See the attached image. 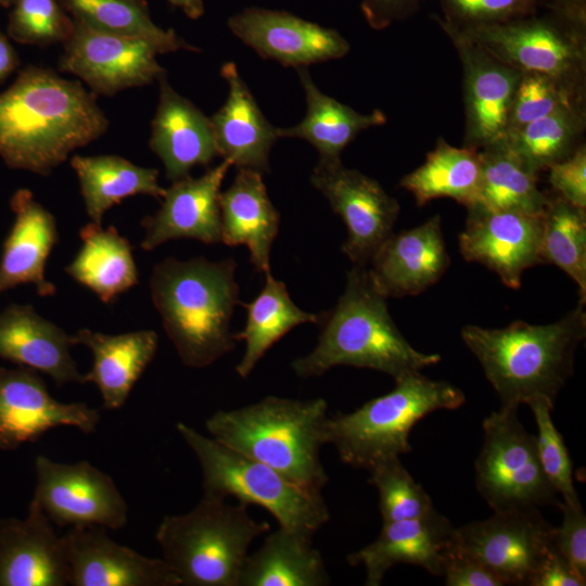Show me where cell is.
<instances>
[{
	"mask_svg": "<svg viewBox=\"0 0 586 586\" xmlns=\"http://www.w3.org/2000/svg\"><path fill=\"white\" fill-rule=\"evenodd\" d=\"M109 125L93 92L51 68L28 65L0 93V156L13 169L48 176Z\"/></svg>",
	"mask_w": 586,
	"mask_h": 586,
	"instance_id": "cell-1",
	"label": "cell"
},
{
	"mask_svg": "<svg viewBox=\"0 0 586 586\" xmlns=\"http://www.w3.org/2000/svg\"><path fill=\"white\" fill-rule=\"evenodd\" d=\"M386 298L374 285L368 266L354 265L335 307L319 315L317 345L292 361L294 373L313 378L334 367L352 366L397 380L436 365L438 354L419 352L404 337L388 313Z\"/></svg>",
	"mask_w": 586,
	"mask_h": 586,
	"instance_id": "cell-2",
	"label": "cell"
},
{
	"mask_svg": "<svg viewBox=\"0 0 586 586\" xmlns=\"http://www.w3.org/2000/svg\"><path fill=\"white\" fill-rule=\"evenodd\" d=\"M578 302L548 324L514 321L501 329L469 324L461 337L480 361L501 407L518 409L534 398L555 404L572 375L574 355L586 335V313Z\"/></svg>",
	"mask_w": 586,
	"mask_h": 586,
	"instance_id": "cell-3",
	"label": "cell"
},
{
	"mask_svg": "<svg viewBox=\"0 0 586 586\" xmlns=\"http://www.w3.org/2000/svg\"><path fill=\"white\" fill-rule=\"evenodd\" d=\"M232 258H166L153 267L150 293L182 364L204 368L235 348L230 322L239 301Z\"/></svg>",
	"mask_w": 586,
	"mask_h": 586,
	"instance_id": "cell-4",
	"label": "cell"
},
{
	"mask_svg": "<svg viewBox=\"0 0 586 586\" xmlns=\"http://www.w3.org/2000/svg\"><path fill=\"white\" fill-rule=\"evenodd\" d=\"M328 418L323 398L266 396L245 407L218 410L205 426L224 445L321 492L329 481L320 457Z\"/></svg>",
	"mask_w": 586,
	"mask_h": 586,
	"instance_id": "cell-5",
	"label": "cell"
},
{
	"mask_svg": "<svg viewBox=\"0 0 586 586\" xmlns=\"http://www.w3.org/2000/svg\"><path fill=\"white\" fill-rule=\"evenodd\" d=\"M270 531L247 505L203 495L189 512L165 515L155 539L163 560L183 586H239L252 543Z\"/></svg>",
	"mask_w": 586,
	"mask_h": 586,
	"instance_id": "cell-6",
	"label": "cell"
},
{
	"mask_svg": "<svg viewBox=\"0 0 586 586\" xmlns=\"http://www.w3.org/2000/svg\"><path fill=\"white\" fill-rule=\"evenodd\" d=\"M466 396L457 386L413 372L395 380V387L349 413L329 417L326 444L353 468L369 470L377 462L411 451L409 435L429 413L458 409Z\"/></svg>",
	"mask_w": 586,
	"mask_h": 586,
	"instance_id": "cell-7",
	"label": "cell"
},
{
	"mask_svg": "<svg viewBox=\"0 0 586 586\" xmlns=\"http://www.w3.org/2000/svg\"><path fill=\"white\" fill-rule=\"evenodd\" d=\"M176 429L196 456L205 496L266 509L279 526L313 538L329 520L321 492L305 488L271 467L178 422Z\"/></svg>",
	"mask_w": 586,
	"mask_h": 586,
	"instance_id": "cell-8",
	"label": "cell"
},
{
	"mask_svg": "<svg viewBox=\"0 0 586 586\" xmlns=\"http://www.w3.org/2000/svg\"><path fill=\"white\" fill-rule=\"evenodd\" d=\"M482 425L484 442L475 461V481L493 511L559 507L562 501L543 471L535 435L525 430L518 409L500 407Z\"/></svg>",
	"mask_w": 586,
	"mask_h": 586,
	"instance_id": "cell-9",
	"label": "cell"
},
{
	"mask_svg": "<svg viewBox=\"0 0 586 586\" xmlns=\"http://www.w3.org/2000/svg\"><path fill=\"white\" fill-rule=\"evenodd\" d=\"M449 27L520 72H538L585 85L586 24L551 8L542 15L536 12L502 23Z\"/></svg>",
	"mask_w": 586,
	"mask_h": 586,
	"instance_id": "cell-10",
	"label": "cell"
},
{
	"mask_svg": "<svg viewBox=\"0 0 586 586\" xmlns=\"http://www.w3.org/2000/svg\"><path fill=\"white\" fill-rule=\"evenodd\" d=\"M31 501L58 526L98 525L119 530L128 521V505L113 479L81 460L62 463L39 455Z\"/></svg>",
	"mask_w": 586,
	"mask_h": 586,
	"instance_id": "cell-11",
	"label": "cell"
},
{
	"mask_svg": "<svg viewBox=\"0 0 586 586\" xmlns=\"http://www.w3.org/2000/svg\"><path fill=\"white\" fill-rule=\"evenodd\" d=\"M551 526L539 509L496 511L456 527L459 547L491 569L505 585L531 586L553 547Z\"/></svg>",
	"mask_w": 586,
	"mask_h": 586,
	"instance_id": "cell-12",
	"label": "cell"
},
{
	"mask_svg": "<svg viewBox=\"0 0 586 586\" xmlns=\"http://www.w3.org/2000/svg\"><path fill=\"white\" fill-rule=\"evenodd\" d=\"M310 183L322 193L345 224L342 252L354 265L368 266L381 244L393 233L400 207L373 178L342 162H318Z\"/></svg>",
	"mask_w": 586,
	"mask_h": 586,
	"instance_id": "cell-13",
	"label": "cell"
},
{
	"mask_svg": "<svg viewBox=\"0 0 586 586\" xmlns=\"http://www.w3.org/2000/svg\"><path fill=\"white\" fill-rule=\"evenodd\" d=\"M63 44L60 71L77 76L94 94L114 95L165 74L149 42L99 31L75 20L73 34Z\"/></svg>",
	"mask_w": 586,
	"mask_h": 586,
	"instance_id": "cell-14",
	"label": "cell"
},
{
	"mask_svg": "<svg viewBox=\"0 0 586 586\" xmlns=\"http://www.w3.org/2000/svg\"><path fill=\"white\" fill-rule=\"evenodd\" d=\"M454 44L463 74V145L476 150L505 140L522 72L508 66L458 30L438 23Z\"/></svg>",
	"mask_w": 586,
	"mask_h": 586,
	"instance_id": "cell-15",
	"label": "cell"
},
{
	"mask_svg": "<svg viewBox=\"0 0 586 586\" xmlns=\"http://www.w3.org/2000/svg\"><path fill=\"white\" fill-rule=\"evenodd\" d=\"M99 422L98 409L86 403L55 399L38 371L0 366V449L14 450L59 426L91 434Z\"/></svg>",
	"mask_w": 586,
	"mask_h": 586,
	"instance_id": "cell-16",
	"label": "cell"
},
{
	"mask_svg": "<svg viewBox=\"0 0 586 586\" xmlns=\"http://www.w3.org/2000/svg\"><path fill=\"white\" fill-rule=\"evenodd\" d=\"M459 250L467 262L480 263L498 275L502 283L519 289L523 272L542 264V216L518 211L468 207Z\"/></svg>",
	"mask_w": 586,
	"mask_h": 586,
	"instance_id": "cell-17",
	"label": "cell"
},
{
	"mask_svg": "<svg viewBox=\"0 0 586 586\" xmlns=\"http://www.w3.org/2000/svg\"><path fill=\"white\" fill-rule=\"evenodd\" d=\"M227 24L257 54L283 66L297 68L337 60L351 49L337 30L286 11L252 7L232 15Z\"/></svg>",
	"mask_w": 586,
	"mask_h": 586,
	"instance_id": "cell-18",
	"label": "cell"
},
{
	"mask_svg": "<svg viewBox=\"0 0 586 586\" xmlns=\"http://www.w3.org/2000/svg\"><path fill=\"white\" fill-rule=\"evenodd\" d=\"M105 527H71L62 536L72 586H180L163 559L113 540Z\"/></svg>",
	"mask_w": 586,
	"mask_h": 586,
	"instance_id": "cell-19",
	"label": "cell"
},
{
	"mask_svg": "<svg viewBox=\"0 0 586 586\" xmlns=\"http://www.w3.org/2000/svg\"><path fill=\"white\" fill-rule=\"evenodd\" d=\"M457 546L456 527L434 509L419 518L384 522L377 539L349 553L347 561L364 566L367 586H379L397 564H412L442 575L447 557Z\"/></svg>",
	"mask_w": 586,
	"mask_h": 586,
	"instance_id": "cell-20",
	"label": "cell"
},
{
	"mask_svg": "<svg viewBox=\"0 0 586 586\" xmlns=\"http://www.w3.org/2000/svg\"><path fill=\"white\" fill-rule=\"evenodd\" d=\"M230 166L224 160L201 177L189 176L165 189L158 211L141 221L144 237L140 246L152 251L177 239L221 242L220 188Z\"/></svg>",
	"mask_w": 586,
	"mask_h": 586,
	"instance_id": "cell-21",
	"label": "cell"
},
{
	"mask_svg": "<svg viewBox=\"0 0 586 586\" xmlns=\"http://www.w3.org/2000/svg\"><path fill=\"white\" fill-rule=\"evenodd\" d=\"M449 264L442 218L435 215L412 229L392 233L371 257L368 271L384 296L403 297L435 284Z\"/></svg>",
	"mask_w": 586,
	"mask_h": 586,
	"instance_id": "cell-22",
	"label": "cell"
},
{
	"mask_svg": "<svg viewBox=\"0 0 586 586\" xmlns=\"http://www.w3.org/2000/svg\"><path fill=\"white\" fill-rule=\"evenodd\" d=\"M69 570L62 536L38 505L25 519L0 520V586H66Z\"/></svg>",
	"mask_w": 586,
	"mask_h": 586,
	"instance_id": "cell-23",
	"label": "cell"
},
{
	"mask_svg": "<svg viewBox=\"0 0 586 586\" xmlns=\"http://www.w3.org/2000/svg\"><path fill=\"white\" fill-rule=\"evenodd\" d=\"M157 81L160 97L149 145L163 162L167 179L175 182L189 177L194 166L208 165L219 152L209 117L179 94L166 74Z\"/></svg>",
	"mask_w": 586,
	"mask_h": 586,
	"instance_id": "cell-24",
	"label": "cell"
},
{
	"mask_svg": "<svg viewBox=\"0 0 586 586\" xmlns=\"http://www.w3.org/2000/svg\"><path fill=\"white\" fill-rule=\"evenodd\" d=\"M10 205L15 220L2 244L0 295L21 284H33L39 296H52L55 285L46 279V264L59 241L54 216L28 189H18Z\"/></svg>",
	"mask_w": 586,
	"mask_h": 586,
	"instance_id": "cell-25",
	"label": "cell"
},
{
	"mask_svg": "<svg viewBox=\"0 0 586 586\" xmlns=\"http://www.w3.org/2000/svg\"><path fill=\"white\" fill-rule=\"evenodd\" d=\"M73 346V335L31 305L12 303L0 313V358L42 372L58 386L86 383L72 357Z\"/></svg>",
	"mask_w": 586,
	"mask_h": 586,
	"instance_id": "cell-26",
	"label": "cell"
},
{
	"mask_svg": "<svg viewBox=\"0 0 586 586\" xmlns=\"http://www.w3.org/2000/svg\"><path fill=\"white\" fill-rule=\"evenodd\" d=\"M221 76L229 86L224 105L209 117L219 156L238 168L269 171V153L277 141L278 127L272 126L233 62L221 66Z\"/></svg>",
	"mask_w": 586,
	"mask_h": 586,
	"instance_id": "cell-27",
	"label": "cell"
},
{
	"mask_svg": "<svg viewBox=\"0 0 586 586\" xmlns=\"http://www.w3.org/2000/svg\"><path fill=\"white\" fill-rule=\"evenodd\" d=\"M221 242L245 245L255 269L270 271V252L279 231L280 214L273 206L263 174L238 168L232 183L220 193Z\"/></svg>",
	"mask_w": 586,
	"mask_h": 586,
	"instance_id": "cell-28",
	"label": "cell"
},
{
	"mask_svg": "<svg viewBox=\"0 0 586 586\" xmlns=\"http://www.w3.org/2000/svg\"><path fill=\"white\" fill-rule=\"evenodd\" d=\"M73 337L75 345H82L92 354V367L85 374V382L98 387L107 410L123 407L158 346V335L153 330L105 334L82 328Z\"/></svg>",
	"mask_w": 586,
	"mask_h": 586,
	"instance_id": "cell-29",
	"label": "cell"
},
{
	"mask_svg": "<svg viewBox=\"0 0 586 586\" xmlns=\"http://www.w3.org/2000/svg\"><path fill=\"white\" fill-rule=\"evenodd\" d=\"M305 91L307 112L303 120L292 127L279 128L278 137L300 138L308 141L319 153L322 163L341 161L342 151L364 130L382 126L386 115L374 110L361 114L351 106L324 94L313 80L306 67L296 68Z\"/></svg>",
	"mask_w": 586,
	"mask_h": 586,
	"instance_id": "cell-30",
	"label": "cell"
},
{
	"mask_svg": "<svg viewBox=\"0 0 586 586\" xmlns=\"http://www.w3.org/2000/svg\"><path fill=\"white\" fill-rule=\"evenodd\" d=\"M81 246L64 271L92 291L104 304L112 303L139 282L129 240L114 227L89 222L79 231Z\"/></svg>",
	"mask_w": 586,
	"mask_h": 586,
	"instance_id": "cell-31",
	"label": "cell"
},
{
	"mask_svg": "<svg viewBox=\"0 0 586 586\" xmlns=\"http://www.w3.org/2000/svg\"><path fill=\"white\" fill-rule=\"evenodd\" d=\"M330 576L311 538L279 526L249 553L239 586H326Z\"/></svg>",
	"mask_w": 586,
	"mask_h": 586,
	"instance_id": "cell-32",
	"label": "cell"
},
{
	"mask_svg": "<svg viewBox=\"0 0 586 586\" xmlns=\"http://www.w3.org/2000/svg\"><path fill=\"white\" fill-rule=\"evenodd\" d=\"M69 163L87 215L95 224L101 225L106 211L127 198L145 194L162 199L165 193L157 181V169L138 166L118 155H73Z\"/></svg>",
	"mask_w": 586,
	"mask_h": 586,
	"instance_id": "cell-33",
	"label": "cell"
},
{
	"mask_svg": "<svg viewBox=\"0 0 586 586\" xmlns=\"http://www.w3.org/2000/svg\"><path fill=\"white\" fill-rule=\"evenodd\" d=\"M480 182L479 150L457 148L440 138L423 164L404 176L399 184L413 195L418 206L448 198L468 208L476 201Z\"/></svg>",
	"mask_w": 586,
	"mask_h": 586,
	"instance_id": "cell-34",
	"label": "cell"
},
{
	"mask_svg": "<svg viewBox=\"0 0 586 586\" xmlns=\"http://www.w3.org/2000/svg\"><path fill=\"white\" fill-rule=\"evenodd\" d=\"M246 309L244 329L235 333L237 341H244L243 357L235 367L241 378H247L266 352L289 331L303 323H318L319 316L307 313L291 300L284 282L265 273V285Z\"/></svg>",
	"mask_w": 586,
	"mask_h": 586,
	"instance_id": "cell-35",
	"label": "cell"
},
{
	"mask_svg": "<svg viewBox=\"0 0 586 586\" xmlns=\"http://www.w3.org/2000/svg\"><path fill=\"white\" fill-rule=\"evenodd\" d=\"M479 152L481 182L472 206L537 215L544 213L548 195L538 188V175L533 173L505 141Z\"/></svg>",
	"mask_w": 586,
	"mask_h": 586,
	"instance_id": "cell-36",
	"label": "cell"
},
{
	"mask_svg": "<svg viewBox=\"0 0 586 586\" xmlns=\"http://www.w3.org/2000/svg\"><path fill=\"white\" fill-rule=\"evenodd\" d=\"M585 127V101H579L507 133L504 141L538 175L582 144Z\"/></svg>",
	"mask_w": 586,
	"mask_h": 586,
	"instance_id": "cell-37",
	"label": "cell"
},
{
	"mask_svg": "<svg viewBox=\"0 0 586 586\" xmlns=\"http://www.w3.org/2000/svg\"><path fill=\"white\" fill-rule=\"evenodd\" d=\"M74 20L99 31L142 39L158 54L179 50L199 51L173 29H163L151 18L145 0H60Z\"/></svg>",
	"mask_w": 586,
	"mask_h": 586,
	"instance_id": "cell-38",
	"label": "cell"
},
{
	"mask_svg": "<svg viewBox=\"0 0 586 586\" xmlns=\"http://www.w3.org/2000/svg\"><path fill=\"white\" fill-rule=\"evenodd\" d=\"M586 208L558 194L548 196L542 216L539 256L553 264L578 288L579 303L586 301Z\"/></svg>",
	"mask_w": 586,
	"mask_h": 586,
	"instance_id": "cell-39",
	"label": "cell"
},
{
	"mask_svg": "<svg viewBox=\"0 0 586 586\" xmlns=\"http://www.w3.org/2000/svg\"><path fill=\"white\" fill-rule=\"evenodd\" d=\"M579 101H585V85L549 74L522 72L512 100L507 133Z\"/></svg>",
	"mask_w": 586,
	"mask_h": 586,
	"instance_id": "cell-40",
	"label": "cell"
},
{
	"mask_svg": "<svg viewBox=\"0 0 586 586\" xmlns=\"http://www.w3.org/2000/svg\"><path fill=\"white\" fill-rule=\"evenodd\" d=\"M368 471V482L379 493L383 523L419 518L435 509L428 493L413 480L399 457L383 459Z\"/></svg>",
	"mask_w": 586,
	"mask_h": 586,
	"instance_id": "cell-41",
	"label": "cell"
},
{
	"mask_svg": "<svg viewBox=\"0 0 586 586\" xmlns=\"http://www.w3.org/2000/svg\"><path fill=\"white\" fill-rule=\"evenodd\" d=\"M530 406L537 425L536 447L543 471L563 502L581 508L573 480V466L562 434L553 424L551 411L555 404L546 398H534Z\"/></svg>",
	"mask_w": 586,
	"mask_h": 586,
	"instance_id": "cell-42",
	"label": "cell"
},
{
	"mask_svg": "<svg viewBox=\"0 0 586 586\" xmlns=\"http://www.w3.org/2000/svg\"><path fill=\"white\" fill-rule=\"evenodd\" d=\"M74 20L60 0H15L8 34L21 43L47 47L68 40Z\"/></svg>",
	"mask_w": 586,
	"mask_h": 586,
	"instance_id": "cell-43",
	"label": "cell"
},
{
	"mask_svg": "<svg viewBox=\"0 0 586 586\" xmlns=\"http://www.w3.org/2000/svg\"><path fill=\"white\" fill-rule=\"evenodd\" d=\"M442 16L456 28L502 23L538 12L537 0H440Z\"/></svg>",
	"mask_w": 586,
	"mask_h": 586,
	"instance_id": "cell-44",
	"label": "cell"
},
{
	"mask_svg": "<svg viewBox=\"0 0 586 586\" xmlns=\"http://www.w3.org/2000/svg\"><path fill=\"white\" fill-rule=\"evenodd\" d=\"M562 511L560 526L553 528L555 548L570 562L574 570L586 578V515L581 508L565 505L558 507Z\"/></svg>",
	"mask_w": 586,
	"mask_h": 586,
	"instance_id": "cell-45",
	"label": "cell"
},
{
	"mask_svg": "<svg viewBox=\"0 0 586 586\" xmlns=\"http://www.w3.org/2000/svg\"><path fill=\"white\" fill-rule=\"evenodd\" d=\"M548 179L556 194L586 208V146L581 144L564 160L552 164Z\"/></svg>",
	"mask_w": 586,
	"mask_h": 586,
	"instance_id": "cell-46",
	"label": "cell"
},
{
	"mask_svg": "<svg viewBox=\"0 0 586 586\" xmlns=\"http://www.w3.org/2000/svg\"><path fill=\"white\" fill-rule=\"evenodd\" d=\"M442 575L447 586H505L491 569L463 551L459 544L447 557Z\"/></svg>",
	"mask_w": 586,
	"mask_h": 586,
	"instance_id": "cell-47",
	"label": "cell"
},
{
	"mask_svg": "<svg viewBox=\"0 0 586 586\" xmlns=\"http://www.w3.org/2000/svg\"><path fill=\"white\" fill-rule=\"evenodd\" d=\"M425 0H360L361 12L375 30H382L395 22L416 14Z\"/></svg>",
	"mask_w": 586,
	"mask_h": 586,
	"instance_id": "cell-48",
	"label": "cell"
},
{
	"mask_svg": "<svg viewBox=\"0 0 586 586\" xmlns=\"http://www.w3.org/2000/svg\"><path fill=\"white\" fill-rule=\"evenodd\" d=\"M585 584L586 578H583L553 546L534 575L531 586H584Z\"/></svg>",
	"mask_w": 586,
	"mask_h": 586,
	"instance_id": "cell-49",
	"label": "cell"
},
{
	"mask_svg": "<svg viewBox=\"0 0 586 586\" xmlns=\"http://www.w3.org/2000/svg\"><path fill=\"white\" fill-rule=\"evenodd\" d=\"M17 52L0 30V84L3 82L18 66Z\"/></svg>",
	"mask_w": 586,
	"mask_h": 586,
	"instance_id": "cell-50",
	"label": "cell"
},
{
	"mask_svg": "<svg viewBox=\"0 0 586 586\" xmlns=\"http://www.w3.org/2000/svg\"><path fill=\"white\" fill-rule=\"evenodd\" d=\"M548 7L574 22L586 24V0H552Z\"/></svg>",
	"mask_w": 586,
	"mask_h": 586,
	"instance_id": "cell-51",
	"label": "cell"
},
{
	"mask_svg": "<svg viewBox=\"0 0 586 586\" xmlns=\"http://www.w3.org/2000/svg\"><path fill=\"white\" fill-rule=\"evenodd\" d=\"M174 7L180 8L184 14L193 20L201 17L204 13L203 0H167Z\"/></svg>",
	"mask_w": 586,
	"mask_h": 586,
	"instance_id": "cell-52",
	"label": "cell"
},
{
	"mask_svg": "<svg viewBox=\"0 0 586 586\" xmlns=\"http://www.w3.org/2000/svg\"><path fill=\"white\" fill-rule=\"evenodd\" d=\"M15 0H0V7H7Z\"/></svg>",
	"mask_w": 586,
	"mask_h": 586,
	"instance_id": "cell-53",
	"label": "cell"
}]
</instances>
